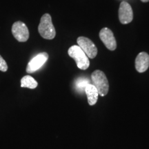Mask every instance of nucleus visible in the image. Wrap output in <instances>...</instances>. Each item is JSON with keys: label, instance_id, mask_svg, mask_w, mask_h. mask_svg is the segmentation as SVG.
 <instances>
[{"label": "nucleus", "instance_id": "nucleus-7", "mask_svg": "<svg viewBox=\"0 0 149 149\" xmlns=\"http://www.w3.org/2000/svg\"><path fill=\"white\" fill-rule=\"evenodd\" d=\"M100 38L104 44L110 51H115L117 48V41L111 29L103 28L100 32Z\"/></svg>", "mask_w": 149, "mask_h": 149}, {"label": "nucleus", "instance_id": "nucleus-2", "mask_svg": "<svg viewBox=\"0 0 149 149\" xmlns=\"http://www.w3.org/2000/svg\"><path fill=\"white\" fill-rule=\"evenodd\" d=\"M91 79H92V84L97 90L99 95L104 97L107 95L109 90V84L108 79L102 70H95L91 74Z\"/></svg>", "mask_w": 149, "mask_h": 149}, {"label": "nucleus", "instance_id": "nucleus-10", "mask_svg": "<svg viewBox=\"0 0 149 149\" xmlns=\"http://www.w3.org/2000/svg\"><path fill=\"white\" fill-rule=\"evenodd\" d=\"M85 93L88 98V102L89 105L93 106L97 103L98 100L99 93L95 87L92 84H88L85 87Z\"/></svg>", "mask_w": 149, "mask_h": 149}, {"label": "nucleus", "instance_id": "nucleus-12", "mask_svg": "<svg viewBox=\"0 0 149 149\" xmlns=\"http://www.w3.org/2000/svg\"><path fill=\"white\" fill-rule=\"evenodd\" d=\"M88 79H78L77 80V82H76V86H77V88L79 90L81 91H84L85 87L86 86L87 84H88Z\"/></svg>", "mask_w": 149, "mask_h": 149}, {"label": "nucleus", "instance_id": "nucleus-13", "mask_svg": "<svg viewBox=\"0 0 149 149\" xmlns=\"http://www.w3.org/2000/svg\"><path fill=\"white\" fill-rule=\"evenodd\" d=\"M7 70H8V65H7L6 61L0 55V70L2 72H6Z\"/></svg>", "mask_w": 149, "mask_h": 149}, {"label": "nucleus", "instance_id": "nucleus-5", "mask_svg": "<svg viewBox=\"0 0 149 149\" xmlns=\"http://www.w3.org/2000/svg\"><path fill=\"white\" fill-rule=\"evenodd\" d=\"M77 42L78 46L84 52L88 58L93 59L97 55V48L89 38L86 37H79Z\"/></svg>", "mask_w": 149, "mask_h": 149}, {"label": "nucleus", "instance_id": "nucleus-8", "mask_svg": "<svg viewBox=\"0 0 149 149\" xmlns=\"http://www.w3.org/2000/svg\"><path fill=\"white\" fill-rule=\"evenodd\" d=\"M119 19L122 24H129L133 19V12L130 5L126 1L121 2L119 8Z\"/></svg>", "mask_w": 149, "mask_h": 149}, {"label": "nucleus", "instance_id": "nucleus-4", "mask_svg": "<svg viewBox=\"0 0 149 149\" xmlns=\"http://www.w3.org/2000/svg\"><path fill=\"white\" fill-rule=\"evenodd\" d=\"M13 35L19 42H25L29 38V31L27 26L23 22L17 21L13 24L11 29Z\"/></svg>", "mask_w": 149, "mask_h": 149}, {"label": "nucleus", "instance_id": "nucleus-9", "mask_svg": "<svg viewBox=\"0 0 149 149\" xmlns=\"http://www.w3.org/2000/svg\"><path fill=\"white\" fill-rule=\"evenodd\" d=\"M149 67V55L145 52H141L137 55L135 59V68L137 72H144Z\"/></svg>", "mask_w": 149, "mask_h": 149}, {"label": "nucleus", "instance_id": "nucleus-3", "mask_svg": "<svg viewBox=\"0 0 149 149\" xmlns=\"http://www.w3.org/2000/svg\"><path fill=\"white\" fill-rule=\"evenodd\" d=\"M68 53L75 61L77 66L79 69L86 70L90 66L89 58L78 45H73L70 47Z\"/></svg>", "mask_w": 149, "mask_h": 149}, {"label": "nucleus", "instance_id": "nucleus-6", "mask_svg": "<svg viewBox=\"0 0 149 149\" xmlns=\"http://www.w3.org/2000/svg\"><path fill=\"white\" fill-rule=\"evenodd\" d=\"M48 57V54L46 52L37 54L28 63L26 72L28 73H33L38 70L47 61Z\"/></svg>", "mask_w": 149, "mask_h": 149}, {"label": "nucleus", "instance_id": "nucleus-14", "mask_svg": "<svg viewBox=\"0 0 149 149\" xmlns=\"http://www.w3.org/2000/svg\"><path fill=\"white\" fill-rule=\"evenodd\" d=\"M142 2H148V1H149V0H141Z\"/></svg>", "mask_w": 149, "mask_h": 149}, {"label": "nucleus", "instance_id": "nucleus-11", "mask_svg": "<svg viewBox=\"0 0 149 149\" xmlns=\"http://www.w3.org/2000/svg\"><path fill=\"white\" fill-rule=\"evenodd\" d=\"M38 85V83L34 78L30 75H26L21 79L22 88H28L30 89H35Z\"/></svg>", "mask_w": 149, "mask_h": 149}, {"label": "nucleus", "instance_id": "nucleus-1", "mask_svg": "<svg viewBox=\"0 0 149 149\" xmlns=\"http://www.w3.org/2000/svg\"><path fill=\"white\" fill-rule=\"evenodd\" d=\"M40 35L45 40H53L55 37L56 31L54 26L51 15L46 13L43 15L38 26Z\"/></svg>", "mask_w": 149, "mask_h": 149}]
</instances>
